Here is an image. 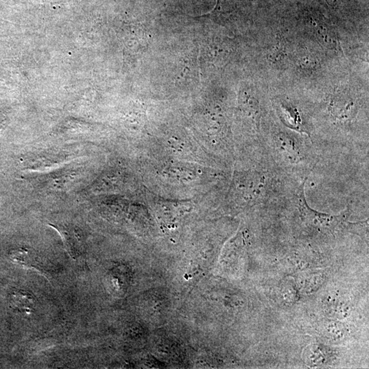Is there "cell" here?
<instances>
[{
  "mask_svg": "<svg viewBox=\"0 0 369 369\" xmlns=\"http://www.w3.org/2000/svg\"><path fill=\"white\" fill-rule=\"evenodd\" d=\"M274 107L280 121L286 127L295 132L307 134L313 141L311 130L304 121L303 116L297 107L289 101L282 99H278L274 101Z\"/></svg>",
  "mask_w": 369,
  "mask_h": 369,
  "instance_id": "obj_2",
  "label": "cell"
},
{
  "mask_svg": "<svg viewBox=\"0 0 369 369\" xmlns=\"http://www.w3.org/2000/svg\"><path fill=\"white\" fill-rule=\"evenodd\" d=\"M9 255L11 261L20 266L36 268L39 265L40 262L37 260L36 255L27 249L20 248L12 251Z\"/></svg>",
  "mask_w": 369,
  "mask_h": 369,
  "instance_id": "obj_4",
  "label": "cell"
},
{
  "mask_svg": "<svg viewBox=\"0 0 369 369\" xmlns=\"http://www.w3.org/2000/svg\"><path fill=\"white\" fill-rule=\"evenodd\" d=\"M278 128L261 134L262 146L280 171L297 181L307 180L320 160L309 136Z\"/></svg>",
  "mask_w": 369,
  "mask_h": 369,
  "instance_id": "obj_1",
  "label": "cell"
},
{
  "mask_svg": "<svg viewBox=\"0 0 369 369\" xmlns=\"http://www.w3.org/2000/svg\"><path fill=\"white\" fill-rule=\"evenodd\" d=\"M9 304L13 311L30 315L36 309V300L34 295L26 291L14 289L9 296Z\"/></svg>",
  "mask_w": 369,
  "mask_h": 369,
  "instance_id": "obj_3",
  "label": "cell"
},
{
  "mask_svg": "<svg viewBox=\"0 0 369 369\" xmlns=\"http://www.w3.org/2000/svg\"><path fill=\"white\" fill-rule=\"evenodd\" d=\"M51 226L55 228V229L57 230V231L59 232L61 237L63 240V243L64 247H65L66 250H67L68 253L69 255L73 258H76L80 254V245L75 235H73V232L69 229H66L65 228H62V227H55L53 225H51Z\"/></svg>",
  "mask_w": 369,
  "mask_h": 369,
  "instance_id": "obj_5",
  "label": "cell"
}]
</instances>
